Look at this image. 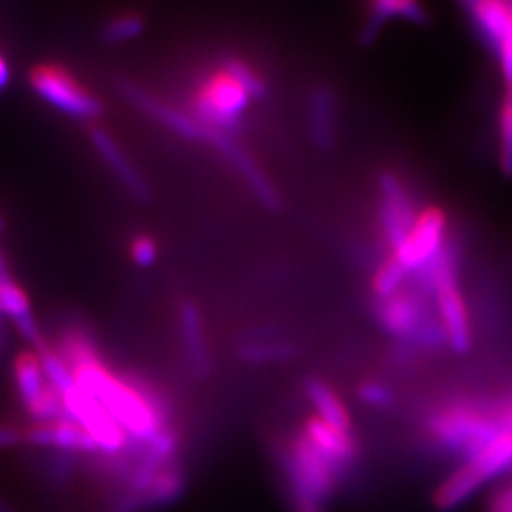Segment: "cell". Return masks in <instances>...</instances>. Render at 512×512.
<instances>
[{"label": "cell", "instance_id": "cell-24", "mask_svg": "<svg viewBox=\"0 0 512 512\" xmlns=\"http://www.w3.org/2000/svg\"><path fill=\"white\" fill-rule=\"evenodd\" d=\"M158 255H160V247H158V241L152 236L139 234L131 239L129 256L137 266H141V268L152 266L158 260Z\"/></svg>", "mask_w": 512, "mask_h": 512}, {"label": "cell", "instance_id": "cell-6", "mask_svg": "<svg viewBox=\"0 0 512 512\" xmlns=\"http://www.w3.org/2000/svg\"><path fill=\"white\" fill-rule=\"evenodd\" d=\"M414 194L403 175L387 169L378 177V226L389 255L401 247L418 219Z\"/></svg>", "mask_w": 512, "mask_h": 512}, {"label": "cell", "instance_id": "cell-21", "mask_svg": "<svg viewBox=\"0 0 512 512\" xmlns=\"http://www.w3.org/2000/svg\"><path fill=\"white\" fill-rule=\"evenodd\" d=\"M296 349L287 342L279 340H262L247 342L238 349L239 357L249 365H272L293 359Z\"/></svg>", "mask_w": 512, "mask_h": 512}, {"label": "cell", "instance_id": "cell-28", "mask_svg": "<svg viewBox=\"0 0 512 512\" xmlns=\"http://www.w3.org/2000/svg\"><path fill=\"white\" fill-rule=\"evenodd\" d=\"M10 82V67H8V61L0 55V90H4Z\"/></svg>", "mask_w": 512, "mask_h": 512}, {"label": "cell", "instance_id": "cell-5", "mask_svg": "<svg viewBox=\"0 0 512 512\" xmlns=\"http://www.w3.org/2000/svg\"><path fill=\"white\" fill-rule=\"evenodd\" d=\"M29 84L40 99L74 118L93 120L103 112L101 99L59 63H38L29 73Z\"/></svg>", "mask_w": 512, "mask_h": 512}, {"label": "cell", "instance_id": "cell-7", "mask_svg": "<svg viewBox=\"0 0 512 512\" xmlns=\"http://www.w3.org/2000/svg\"><path fill=\"white\" fill-rule=\"evenodd\" d=\"M61 397L67 416H71L84 427V431L95 440L103 456H118L128 452L133 440L129 439L122 425L110 416L109 410L95 397L76 387V384Z\"/></svg>", "mask_w": 512, "mask_h": 512}, {"label": "cell", "instance_id": "cell-2", "mask_svg": "<svg viewBox=\"0 0 512 512\" xmlns=\"http://www.w3.org/2000/svg\"><path fill=\"white\" fill-rule=\"evenodd\" d=\"M124 90H126V95H128L129 99L139 109H143L147 114H150L154 120L162 122L164 126L177 131V133H181L184 137L202 139L205 143H209L211 147H215L219 152H222L228 158L230 164L238 167L239 173L245 179V183L253 188V192L262 202L268 203V205H274L277 202L274 186L268 181L264 171L256 165V162L251 160V156L243 148L238 147L228 137V133L205 126L198 118H194L188 110L177 109V107L165 103L162 99H156L154 95L141 90L135 84H128Z\"/></svg>", "mask_w": 512, "mask_h": 512}, {"label": "cell", "instance_id": "cell-8", "mask_svg": "<svg viewBox=\"0 0 512 512\" xmlns=\"http://www.w3.org/2000/svg\"><path fill=\"white\" fill-rule=\"evenodd\" d=\"M448 228V213L439 205H425L401 247L389 256H393L408 274H416L446 245Z\"/></svg>", "mask_w": 512, "mask_h": 512}, {"label": "cell", "instance_id": "cell-16", "mask_svg": "<svg viewBox=\"0 0 512 512\" xmlns=\"http://www.w3.org/2000/svg\"><path fill=\"white\" fill-rule=\"evenodd\" d=\"M12 380L18 393L19 403L27 412L50 387L46 372L40 363L37 349L27 348L19 351L12 363Z\"/></svg>", "mask_w": 512, "mask_h": 512}, {"label": "cell", "instance_id": "cell-27", "mask_svg": "<svg viewBox=\"0 0 512 512\" xmlns=\"http://www.w3.org/2000/svg\"><path fill=\"white\" fill-rule=\"evenodd\" d=\"M289 503L293 512H325L323 503L306 497V495L289 494Z\"/></svg>", "mask_w": 512, "mask_h": 512}, {"label": "cell", "instance_id": "cell-23", "mask_svg": "<svg viewBox=\"0 0 512 512\" xmlns=\"http://www.w3.org/2000/svg\"><path fill=\"white\" fill-rule=\"evenodd\" d=\"M145 18L135 10H124L105 23L103 37L109 42H128L145 31Z\"/></svg>", "mask_w": 512, "mask_h": 512}, {"label": "cell", "instance_id": "cell-30", "mask_svg": "<svg viewBox=\"0 0 512 512\" xmlns=\"http://www.w3.org/2000/svg\"><path fill=\"white\" fill-rule=\"evenodd\" d=\"M0 512H16V511H14V509H12V507H10V505H8V503H6V501H4V499H2V497H0Z\"/></svg>", "mask_w": 512, "mask_h": 512}, {"label": "cell", "instance_id": "cell-4", "mask_svg": "<svg viewBox=\"0 0 512 512\" xmlns=\"http://www.w3.org/2000/svg\"><path fill=\"white\" fill-rule=\"evenodd\" d=\"M509 469H512V431L501 429L494 439L440 484L435 505L440 511H452L476 494L482 484Z\"/></svg>", "mask_w": 512, "mask_h": 512}, {"label": "cell", "instance_id": "cell-13", "mask_svg": "<svg viewBox=\"0 0 512 512\" xmlns=\"http://www.w3.org/2000/svg\"><path fill=\"white\" fill-rule=\"evenodd\" d=\"M179 330L184 355L196 376H207L211 370V348L205 329L202 308L194 300H183L179 306Z\"/></svg>", "mask_w": 512, "mask_h": 512}, {"label": "cell", "instance_id": "cell-1", "mask_svg": "<svg viewBox=\"0 0 512 512\" xmlns=\"http://www.w3.org/2000/svg\"><path fill=\"white\" fill-rule=\"evenodd\" d=\"M266 92L268 84L255 65L228 55L196 80L188 112L205 126L228 133L238 126L251 101Z\"/></svg>", "mask_w": 512, "mask_h": 512}, {"label": "cell", "instance_id": "cell-17", "mask_svg": "<svg viewBox=\"0 0 512 512\" xmlns=\"http://www.w3.org/2000/svg\"><path fill=\"white\" fill-rule=\"evenodd\" d=\"M92 141L93 147L101 154L105 164L114 171V175L120 179V183L129 188L133 194L145 196L147 186H145L141 173L135 169V165L131 164L128 154L114 141V137L110 135L109 131L93 128Z\"/></svg>", "mask_w": 512, "mask_h": 512}, {"label": "cell", "instance_id": "cell-29", "mask_svg": "<svg viewBox=\"0 0 512 512\" xmlns=\"http://www.w3.org/2000/svg\"><path fill=\"white\" fill-rule=\"evenodd\" d=\"M10 275V270H8V264H6V258L2 256L0 253V279H4V277H8Z\"/></svg>", "mask_w": 512, "mask_h": 512}, {"label": "cell", "instance_id": "cell-14", "mask_svg": "<svg viewBox=\"0 0 512 512\" xmlns=\"http://www.w3.org/2000/svg\"><path fill=\"white\" fill-rule=\"evenodd\" d=\"M300 431L342 475L359 458V444H357L355 435H346V433L336 431L325 421L319 420L315 414L306 418Z\"/></svg>", "mask_w": 512, "mask_h": 512}, {"label": "cell", "instance_id": "cell-31", "mask_svg": "<svg viewBox=\"0 0 512 512\" xmlns=\"http://www.w3.org/2000/svg\"><path fill=\"white\" fill-rule=\"evenodd\" d=\"M0 228H2V219H0Z\"/></svg>", "mask_w": 512, "mask_h": 512}, {"label": "cell", "instance_id": "cell-20", "mask_svg": "<svg viewBox=\"0 0 512 512\" xmlns=\"http://www.w3.org/2000/svg\"><path fill=\"white\" fill-rule=\"evenodd\" d=\"M497 160L501 171L512 177V88H503L497 109Z\"/></svg>", "mask_w": 512, "mask_h": 512}, {"label": "cell", "instance_id": "cell-9", "mask_svg": "<svg viewBox=\"0 0 512 512\" xmlns=\"http://www.w3.org/2000/svg\"><path fill=\"white\" fill-rule=\"evenodd\" d=\"M499 431V418L492 420L486 414L465 406L450 408L433 421L435 439L450 448L469 454V458L494 439Z\"/></svg>", "mask_w": 512, "mask_h": 512}, {"label": "cell", "instance_id": "cell-18", "mask_svg": "<svg viewBox=\"0 0 512 512\" xmlns=\"http://www.w3.org/2000/svg\"><path fill=\"white\" fill-rule=\"evenodd\" d=\"M186 490V473L179 461L164 465L137 499V507H162L175 503Z\"/></svg>", "mask_w": 512, "mask_h": 512}, {"label": "cell", "instance_id": "cell-19", "mask_svg": "<svg viewBox=\"0 0 512 512\" xmlns=\"http://www.w3.org/2000/svg\"><path fill=\"white\" fill-rule=\"evenodd\" d=\"M308 124H310L311 139L319 147L332 145L334 131H336V97L327 86H321L311 93Z\"/></svg>", "mask_w": 512, "mask_h": 512}, {"label": "cell", "instance_id": "cell-26", "mask_svg": "<svg viewBox=\"0 0 512 512\" xmlns=\"http://www.w3.org/2000/svg\"><path fill=\"white\" fill-rule=\"evenodd\" d=\"M25 446V425L0 423V450Z\"/></svg>", "mask_w": 512, "mask_h": 512}, {"label": "cell", "instance_id": "cell-15", "mask_svg": "<svg viewBox=\"0 0 512 512\" xmlns=\"http://www.w3.org/2000/svg\"><path fill=\"white\" fill-rule=\"evenodd\" d=\"M304 395L319 420L325 421L340 433L355 435L348 406L342 403L340 395L327 382H323L321 378H308L304 382Z\"/></svg>", "mask_w": 512, "mask_h": 512}, {"label": "cell", "instance_id": "cell-3", "mask_svg": "<svg viewBox=\"0 0 512 512\" xmlns=\"http://www.w3.org/2000/svg\"><path fill=\"white\" fill-rule=\"evenodd\" d=\"M277 461L287 480V494L306 495L319 503L336 494L342 473L325 458L302 431L277 448Z\"/></svg>", "mask_w": 512, "mask_h": 512}, {"label": "cell", "instance_id": "cell-25", "mask_svg": "<svg viewBox=\"0 0 512 512\" xmlns=\"http://www.w3.org/2000/svg\"><path fill=\"white\" fill-rule=\"evenodd\" d=\"M357 395L372 408H387L393 404V391L382 382H363L357 389Z\"/></svg>", "mask_w": 512, "mask_h": 512}, {"label": "cell", "instance_id": "cell-10", "mask_svg": "<svg viewBox=\"0 0 512 512\" xmlns=\"http://www.w3.org/2000/svg\"><path fill=\"white\" fill-rule=\"evenodd\" d=\"M421 294L412 289H401L378 300V321L395 338H418L423 344H435L444 336L442 329H429Z\"/></svg>", "mask_w": 512, "mask_h": 512}, {"label": "cell", "instance_id": "cell-11", "mask_svg": "<svg viewBox=\"0 0 512 512\" xmlns=\"http://www.w3.org/2000/svg\"><path fill=\"white\" fill-rule=\"evenodd\" d=\"M484 46L495 54L512 31V0H458Z\"/></svg>", "mask_w": 512, "mask_h": 512}, {"label": "cell", "instance_id": "cell-12", "mask_svg": "<svg viewBox=\"0 0 512 512\" xmlns=\"http://www.w3.org/2000/svg\"><path fill=\"white\" fill-rule=\"evenodd\" d=\"M391 21H404L421 27L431 21V14L423 0H365L361 40H374Z\"/></svg>", "mask_w": 512, "mask_h": 512}, {"label": "cell", "instance_id": "cell-22", "mask_svg": "<svg viewBox=\"0 0 512 512\" xmlns=\"http://www.w3.org/2000/svg\"><path fill=\"white\" fill-rule=\"evenodd\" d=\"M410 274L404 270L403 266L393 258L387 255L384 262L376 268V274L372 277V293L376 294L378 300L387 298L391 294L401 291L404 283L408 281Z\"/></svg>", "mask_w": 512, "mask_h": 512}]
</instances>
